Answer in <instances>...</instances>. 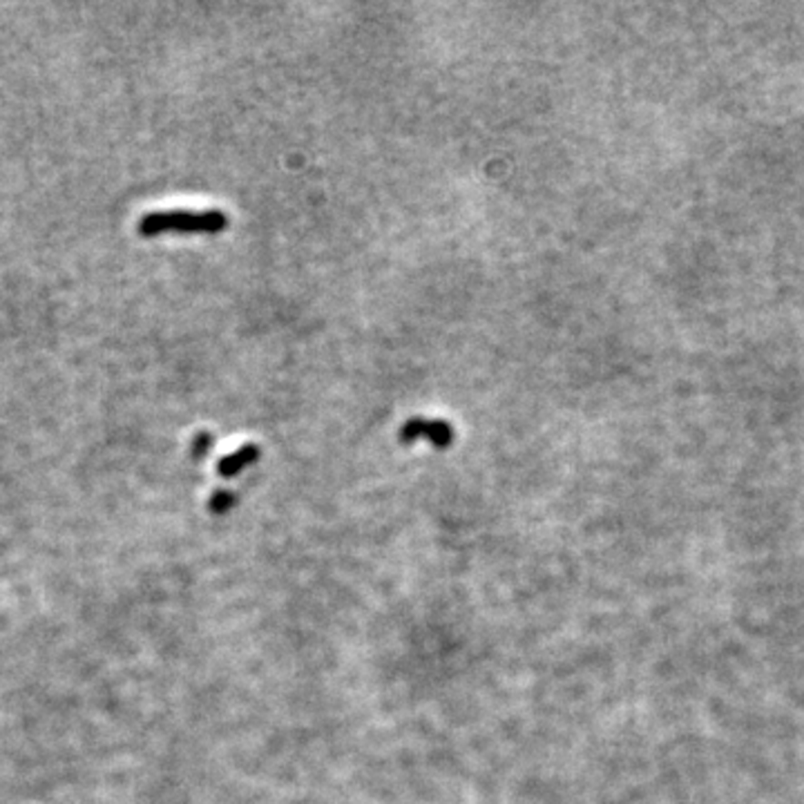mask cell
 Returning a JSON list of instances; mask_svg holds the SVG:
<instances>
[{"instance_id": "6da1fadb", "label": "cell", "mask_w": 804, "mask_h": 804, "mask_svg": "<svg viewBox=\"0 0 804 804\" xmlns=\"http://www.w3.org/2000/svg\"><path fill=\"white\" fill-rule=\"evenodd\" d=\"M229 226V217L221 210H161L148 213L139 221V233L143 237H155L168 230L179 233H221Z\"/></svg>"}, {"instance_id": "7a4b0ae2", "label": "cell", "mask_w": 804, "mask_h": 804, "mask_svg": "<svg viewBox=\"0 0 804 804\" xmlns=\"http://www.w3.org/2000/svg\"><path fill=\"white\" fill-rule=\"evenodd\" d=\"M418 436H425L433 445L447 447L452 443V425L445 421H427V418H413V421L404 422L401 438L404 443L416 441Z\"/></svg>"}, {"instance_id": "3957f363", "label": "cell", "mask_w": 804, "mask_h": 804, "mask_svg": "<svg viewBox=\"0 0 804 804\" xmlns=\"http://www.w3.org/2000/svg\"><path fill=\"white\" fill-rule=\"evenodd\" d=\"M258 456H260L258 445H244L241 450L230 453V456L221 458L219 473L221 476H235V473H239L246 465H250V463L258 461Z\"/></svg>"}, {"instance_id": "277c9868", "label": "cell", "mask_w": 804, "mask_h": 804, "mask_svg": "<svg viewBox=\"0 0 804 804\" xmlns=\"http://www.w3.org/2000/svg\"><path fill=\"white\" fill-rule=\"evenodd\" d=\"M210 443H213V436H210V433H209V432H201V433H197L195 443H192V453H195V456H204V453H206V452H209Z\"/></svg>"}, {"instance_id": "5b68a950", "label": "cell", "mask_w": 804, "mask_h": 804, "mask_svg": "<svg viewBox=\"0 0 804 804\" xmlns=\"http://www.w3.org/2000/svg\"><path fill=\"white\" fill-rule=\"evenodd\" d=\"M230 503H233V496L230 494H217L213 498V503H210V507H213L215 512H224Z\"/></svg>"}]
</instances>
